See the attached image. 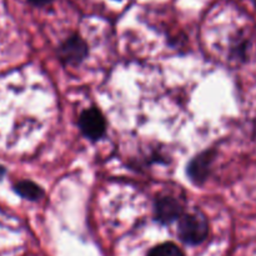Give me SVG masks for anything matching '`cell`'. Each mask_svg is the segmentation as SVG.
I'll return each mask as SVG.
<instances>
[{
    "label": "cell",
    "instance_id": "30bf717a",
    "mask_svg": "<svg viewBox=\"0 0 256 256\" xmlns=\"http://www.w3.org/2000/svg\"><path fill=\"white\" fill-rule=\"evenodd\" d=\"M252 4H254L255 8H256V0H252Z\"/></svg>",
    "mask_w": 256,
    "mask_h": 256
},
{
    "label": "cell",
    "instance_id": "7a4b0ae2",
    "mask_svg": "<svg viewBox=\"0 0 256 256\" xmlns=\"http://www.w3.org/2000/svg\"><path fill=\"white\" fill-rule=\"evenodd\" d=\"M79 126L85 136L92 140H98L105 132V120L102 112L95 108L88 109L80 115Z\"/></svg>",
    "mask_w": 256,
    "mask_h": 256
},
{
    "label": "cell",
    "instance_id": "52a82bcc",
    "mask_svg": "<svg viewBox=\"0 0 256 256\" xmlns=\"http://www.w3.org/2000/svg\"><path fill=\"white\" fill-rule=\"evenodd\" d=\"M148 256H184L182 250L172 242H164L150 250Z\"/></svg>",
    "mask_w": 256,
    "mask_h": 256
},
{
    "label": "cell",
    "instance_id": "ba28073f",
    "mask_svg": "<svg viewBox=\"0 0 256 256\" xmlns=\"http://www.w3.org/2000/svg\"><path fill=\"white\" fill-rule=\"evenodd\" d=\"M32 5L35 6H44V5H48L49 2H52V0H29Z\"/></svg>",
    "mask_w": 256,
    "mask_h": 256
},
{
    "label": "cell",
    "instance_id": "3957f363",
    "mask_svg": "<svg viewBox=\"0 0 256 256\" xmlns=\"http://www.w3.org/2000/svg\"><path fill=\"white\" fill-rule=\"evenodd\" d=\"M88 54V48L79 36L68 39L59 49V56L68 64H79Z\"/></svg>",
    "mask_w": 256,
    "mask_h": 256
},
{
    "label": "cell",
    "instance_id": "5b68a950",
    "mask_svg": "<svg viewBox=\"0 0 256 256\" xmlns=\"http://www.w3.org/2000/svg\"><path fill=\"white\" fill-rule=\"evenodd\" d=\"M155 215L162 224H170L182 215V206L172 198H160L155 204Z\"/></svg>",
    "mask_w": 256,
    "mask_h": 256
},
{
    "label": "cell",
    "instance_id": "277c9868",
    "mask_svg": "<svg viewBox=\"0 0 256 256\" xmlns=\"http://www.w3.org/2000/svg\"><path fill=\"white\" fill-rule=\"evenodd\" d=\"M212 159H214V152H204L190 162L189 168H188V175L192 182L202 184L206 180Z\"/></svg>",
    "mask_w": 256,
    "mask_h": 256
},
{
    "label": "cell",
    "instance_id": "6da1fadb",
    "mask_svg": "<svg viewBox=\"0 0 256 256\" xmlns=\"http://www.w3.org/2000/svg\"><path fill=\"white\" fill-rule=\"evenodd\" d=\"M209 234V225L204 215L199 212L184 215L179 222V236L184 242L196 245L204 242Z\"/></svg>",
    "mask_w": 256,
    "mask_h": 256
},
{
    "label": "cell",
    "instance_id": "8992f818",
    "mask_svg": "<svg viewBox=\"0 0 256 256\" xmlns=\"http://www.w3.org/2000/svg\"><path fill=\"white\" fill-rule=\"evenodd\" d=\"M14 189L20 196L28 200H38L42 196V194H44L42 188L38 186L36 184H34V182H18V184H15Z\"/></svg>",
    "mask_w": 256,
    "mask_h": 256
},
{
    "label": "cell",
    "instance_id": "9c48e42d",
    "mask_svg": "<svg viewBox=\"0 0 256 256\" xmlns=\"http://www.w3.org/2000/svg\"><path fill=\"white\" fill-rule=\"evenodd\" d=\"M4 175H5V169L2 166V165H0V180L2 179V176H4Z\"/></svg>",
    "mask_w": 256,
    "mask_h": 256
}]
</instances>
